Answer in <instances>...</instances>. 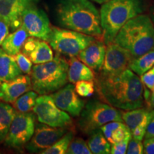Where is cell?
I'll return each mask as SVG.
<instances>
[{"label":"cell","mask_w":154,"mask_h":154,"mask_svg":"<svg viewBox=\"0 0 154 154\" xmlns=\"http://www.w3.org/2000/svg\"><path fill=\"white\" fill-rule=\"evenodd\" d=\"M143 84L130 69L113 76L100 75L96 88L100 98L108 104L124 111L143 107Z\"/></svg>","instance_id":"cell-1"},{"label":"cell","mask_w":154,"mask_h":154,"mask_svg":"<svg viewBox=\"0 0 154 154\" xmlns=\"http://www.w3.org/2000/svg\"><path fill=\"white\" fill-rule=\"evenodd\" d=\"M56 14L63 27L94 37H101L100 13L89 0H59Z\"/></svg>","instance_id":"cell-2"},{"label":"cell","mask_w":154,"mask_h":154,"mask_svg":"<svg viewBox=\"0 0 154 154\" xmlns=\"http://www.w3.org/2000/svg\"><path fill=\"white\" fill-rule=\"evenodd\" d=\"M113 42L124 48L134 58L153 49L154 24L149 16L138 14L121 27Z\"/></svg>","instance_id":"cell-3"},{"label":"cell","mask_w":154,"mask_h":154,"mask_svg":"<svg viewBox=\"0 0 154 154\" xmlns=\"http://www.w3.org/2000/svg\"><path fill=\"white\" fill-rule=\"evenodd\" d=\"M143 11V0H109L100 10L103 42H113L119 31L126 23Z\"/></svg>","instance_id":"cell-4"},{"label":"cell","mask_w":154,"mask_h":154,"mask_svg":"<svg viewBox=\"0 0 154 154\" xmlns=\"http://www.w3.org/2000/svg\"><path fill=\"white\" fill-rule=\"evenodd\" d=\"M69 63L59 54L51 61L32 66L30 73L32 88L40 95L60 89L68 82Z\"/></svg>","instance_id":"cell-5"},{"label":"cell","mask_w":154,"mask_h":154,"mask_svg":"<svg viewBox=\"0 0 154 154\" xmlns=\"http://www.w3.org/2000/svg\"><path fill=\"white\" fill-rule=\"evenodd\" d=\"M78 126L84 134L89 135L111 121L123 122L121 114L115 107L106 102L90 100L80 113Z\"/></svg>","instance_id":"cell-6"},{"label":"cell","mask_w":154,"mask_h":154,"mask_svg":"<svg viewBox=\"0 0 154 154\" xmlns=\"http://www.w3.org/2000/svg\"><path fill=\"white\" fill-rule=\"evenodd\" d=\"M95 39L94 36L68 29L51 26L49 43L58 54L76 57Z\"/></svg>","instance_id":"cell-7"},{"label":"cell","mask_w":154,"mask_h":154,"mask_svg":"<svg viewBox=\"0 0 154 154\" xmlns=\"http://www.w3.org/2000/svg\"><path fill=\"white\" fill-rule=\"evenodd\" d=\"M33 111L38 122L48 126L66 128L72 124L69 113L57 107L51 96L47 94L36 98Z\"/></svg>","instance_id":"cell-8"},{"label":"cell","mask_w":154,"mask_h":154,"mask_svg":"<svg viewBox=\"0 0 154 154\" xmlns=\"http://www.w3.org/2000/svg\"><path fill=\"white\" fill-rule=\"evenodd\" d=\"M35 130V116L32 113L17 112L5 138V145L20 149L27 144Z\"/></svg>","instance_id":"cell-9"},{"label":"cell","mask_w":154,"mask_h":154,"mask_svg":"<svg viewBox=\"0 0 154 154\" xmlns=\"http://www.w3.org/2000/svg\"><path fill=\"white\" fill-rule=\"evenodd\" d=\"M22 25L29 35L48 42L51 26L47 14L36 5L25 7L22 14Z\"/></svg>","instance_id":"cell-10"},{"label":"cell","mask_w":154,"mask_h":154,"mask_svg":"<svg viewBox=\"0 0 154 154\" xmlns=\"http://www.w3.org/2000/svg\"><path fill=\"white\" fill-rule=\"evenodd\" d=\"M134 58L127 50L113 42L106 44L101 74L113 76L121 74L128 68Z\"/></svg>","instance_id":"cell-11"},{"label":"cell","mask_w":154,"mask_h":154,"mask_svg":"<svg viewBox=\"0 0 154 154\" xmlns=\"http://www.w3.org/2000/svg\"><path fill=\"white\" fill-rule=\"evenodd\" d=\"M66 131L65 128L52 127L42 123L38 124L32 138L26 144V149L32 153H41L52 146Z\"/></svg>","instance_id":"cell-12"},{"label":"cell","mask_w":154,"mask_h":154,"mask_svg":"<svg viewBox=\"0 0 154 154\" xmlns=\"http://www.w3.org/2000/svg\"><path fill=\"white\" fill-rule=\"evenodd\" d=\"M55 104L72 116H79L84 107V101L80 99L73 84H67L51 95Z\"/></svg>","instance_id":"cell-13"},{"label":"cell","mask_w":154,"mask_h":154,"mask_svg":"<svg viewBox=\"0 0 154 154\" xmlns=\"http://www.w3.org/2000/svg\"><path fill=\"white\" fill-rule=\"evenodd\" d=\"M32 89L29 74L19 75L14 79L3 82L0 85V99L7 103H13L20 96Z\"/></svg>","instance_id":"cell-14"},{"label":"cell","mask_w":154,"mask_h":154,"mask_svg":"<svg viewBox=\"0 0 154 154\" xmlns=\"http://www.w3.org/2000/svg\"><path fill=\"white\" fill-rule=\"evenodd\" d=\"M22 52L35 64L47 62L54 59L53 51L47 41L32 36L26 38Z\"/></svg>","instance_id":"cell-15"},{"label":"cell","mask_w":154,"mask_h":154,"mask_svg":"<svg viewBox=\"0 0 154 154\" xmlns=\"http://www.w3.org/2000/svg\"><path fill=\"white\" fill-rule=\"evenodd\" d=\"M106 44L103 42L94 40L77 55L78 59L95 72H100L103 64Z\"/></svg>","instance_id":"cell-16"},{"label":"cell","mask_w":154,"mask_h":154,"mask_svg":"<svg viewBox=\"0 0 154 154\" xmlns=\"http://www.w3.org/2000/svg\"><path fill=\"white\" fill-rule=\"evenodd\" d=\"M24 9L20 0H0V17L14 31L22 25Z\"/></svg>","instance_id":"cell-17"},{"label":"cell","mask_w":154,"mask_h":154,"mask_svg":"<svg viewBox=\"0 0 154 154\" xmlns=\"http://www.w3.org/2000/svg\"><path fill=\"white\" fill-rule=\"evenodd\" d=\"M151 111L149 109L140 107L121 112V114L123 122L132 131L137 128H147L151 118Z\"/></svg>","instance_id":"cell-18"},{"label":"cell","mask_w":154,"mask_h":154,"mask_svg":"<svg viewBox=\"0 0 154 154\" xmlns=\"http://www.w3.org/2000/svg\"><path fill=\"white\" fill-rule=\"evenodd\" d=\"M29 34L22 25L14 31L11 34L6 36L2 44V49L8 54L14 56L21 51L25 41L29 37Z\"/></svg>","instance_id":"cell-19"},{"label":"cell","mask_w":154,"mask_h":154,"mask_svg":"<svg viewBox=\"0 0 154 154\" xmlns=\"http://www.w3.org/2000/svg\"><path fill=\"white\" fill-rule=\"evenodd\" d=\"M68 82L74 84L79 81L94 80V74L91 68L74 57H71L69 63Z\"/></svg>","instance_id":"cell-20"},{"label":"cell","mask_w":154,"mask_h":154,"mask_svg":"<svg viewBox=\"0 0 154 154\" xmlns=\"http://www.w3.org/2000/svg\"><path fill=\"white\" fill-rule=\"evenodd\" d=\"M22 74L14 57L0 48V81H10Z\"/></svg>","instance_id":"cell-21"},{"label":"cell","mask_w":154,"mask_h":154,"mask_svg":"<svg viewBox=\"0 0 154 154\" xmlns=\"http://www.w3.org/2000/svg\"><path fill=\"white\" fill-rule=\"evenodd\" d=\"M101 132L111 144L121 141L126 136L131 135L128 127L121 121H111L102 126Z\"/></svg>","instance_id":"cell-22"},{"label":"cell","mask_w":154,"mask_h":154,"mask_svg":"<svg viewBox=\"0 0 154 154\" xmlns=\"http://www.w3.org/2000/svg\"><path fill=\"white\" fill-rule=\"evenodd\" d=\"M89 135L87 144L91 153L109 154L111 153V143L105 138L100 128L94 131Z\"/></svg>","instance_id":"cell-23"},{"label":"cell","mask_w":154,"mask_h":154,"mask_svg":"<svg viewBox=\"0 0 154 154\" xmlns=\"http://www.w3.org/2000/svg\"><path fill=\"white\" fill-rule=\"evenodd\" d=\"M17 110L6 102H0V142L5 139Z\"/></svg>","instance_id":"cell-24"},{"label":"cell","mask_w":154,"mask_h":154,"mask_svg":"<svg viewBox=\"0 0 154 154\" xmlns=\"http://www.w3.org/2000/svg\"><path fill=\"white\" fill-rule=\"evenodd\" d=\"M154 66V50L149 51L140 57L134 58L128 66L133 72L141 76Z\"/></svg>","instance_id":"cell-25"},{"label":"cell","mask_w":154,"mask_h":154,"mask_svg":"<svg viewBox=\"0 0 154 154\" xmlns=\"http://www.w3.org/2000/svg\"><path fill=\"white\" fill-rule=\"evenodd\" d=\"M38 94L34 91H29L20 96L12 103L13 107L19 112H29L33 110Z\"/></svg>","instance_id":"cell-26"},{"label":"cell","mask_w":154,"mask_h":154,"mask_svg":"<svg viewBox=\"0 0 154 154\" xmlns=\"http://www.w3.org/2000/svg\"><path fill=\"white\" fill-rule=\"evenodd\" d=\"M74 138V132L72 131H66L57 141L48 149L42 151V154H63L66 153L70 142Z\"/></svg>","instance_id":"cell-27"},{"label":"cell","mask_w":154,"mask_h":154,"mask_svg":"<svg viewBox=\"0 0 154 154\" xmlns=\"http://www.w3.org/2000/svg\"><path fill=\"white\" fill-rule=\"evenodd\" d=\"M66 153L67 154H91L86 142L82 138H73L70 142Z\"/></svg>","instance_id":"cell-28"},{"label":"cell","mask_w":154,"mask_h":154,"mask_svg":"<svg viewBox=\"0 0 154 154\" xmlns=\"http://www.w3.org/2000/svg\"><path fill=\"white\" fill-rule=\"evenodd\" d=\"M75 91L79 96L82 97L91 96L95 90V84L93 80H82L76 82Z\"/></svg>","instance_id":"cell-29"},{"label":"cell","mask_w":154,"mask_h":154,"mask_svg":"<svg viewBox=\"0 0 154 154\" xmlns=\"http://www.w3.org/2000/svg\"><path fill=\"white\" fill-rule=\"evenodd\" d=\"M13 57H14L19 68L20 69L21 72L25 74H30L32 69V62L29 59V57H26L22 51H19V53H17Z\"/></svg>","instance_id":"cell-30"},{"label":"cell","mask_w":154,"mask_h":154,"mask_svg":"<svg viewBox=\"0 0 154 154\" xmlns=\"http://www.w3.org/2000/svg\"><path fill=\"white\" fill-rule=\"evenodd\" d=\"M132 138V135L126 136L121 141L117 143L111 144V154H125L126 153L127 147H128V142Z\"/></svg>","instance_id":"cell-31"},{"label":"cell","mask_w":154,"mask_h":154,"mask_svg":"<svg viewBox=\"0 0 154 154\" xmlns=\"http://www.w3.org/2000/svg\"><path fill=\"white\" fill-rule=\"evenodd\" d=\"M126 153L128 154H141L143 153V144L141 140L131 138L128 142Z\"/></svg>","instance_id":"cell-32"},{"label":"cell","mask_w":154,"mask_h":154,"mask_svg":"<svg viewBox=\"0 0 154 154\" xmlns=\"http://www.w3.org/2000/svg\"><path fill=\"white\" fill-rule=\"evenodd\" d=\"M140 76L142 84L149 89L151 90L154 86V66Z\"/></svg>","instance_id":"cell-33"},{"label":"cell","mask_w":154,"mask_h":154,"mask_svg":"<svg viewBox=\"0 0 154 154\" xmlns=\"http://www.w3.org/2000/svg\"><path fill=\"white\" fill-rule=\"evenodd\" d=\"M9 34V26L8 24L0 17V45L2 44L5 38Z\"/></svg>","instance_id":"cell-34"},{"label":"cell","mask_w":154,"mask_h":154,"mask_svg":"<svg viewBox=\"0 0 154 154\" xmlns=\"http://www.w3.org/2000/svg\"><path fill=\"white\" fill-rule=\"evenodd\" d=\"M143 144V153L154 154V137L145 138Z\"/></svg>","instance_id":"cell-35"},{"label":"cell","mask_w":154,"mask_h":154,"mask_svg":"<svg viewBox=\"0 0 154 154\" xmlns=\"http://www.w3.org/2000/svg\"><path fill=\"white\" fill-rule=\"evenodd\" d=\"M154 137V109L151 111V118L146 128L145 138Z\"/></svg>","instance_id":"cell-36"},{"label":"cell","mask_w":154,"mask_h":154,"mask_svg":"<svg viewBox=\"0 0 154 154\" xmlns=\"http://www.w3.org/2000/svg\"><path fill=\"white\" fill-rule=\"evenodd\" d=\"M143 98L144 101L149 104V106L154 109V94L153 92H150L147 88H143Z\"/></svg>","instance_id":"cell-37"},{"label":"cell","mask_w":154,"mask_h":154,"mask_svg":"<svg viewBox=\"0 0 154 154\" xmlns=\"http://www.w3.org/2000/svg\"><path fill=\"white\" fill-rule=\"evenodd\" d=\"M24 7H28L31 5H36L40 0H20Z\"/></svg>","instance_id":"cell-38"},{"label":"cell","mask_w":154,"mask_h":154,"mask_svg":"<svg viewBox=\"0 0 154 154\" xmlns=\"http://www.w3.org/2000/svg\"><path fill=\"white\" fill-rule=\"evenodd\" d=\"M150 18H151L152 22L154 24V3L153 4V5L151 6V9H150Z\"/></svg>","instance_id":"cell-39"},{"label":"cell","mask_w":154,"mask_h":154,"mask_svg":"<svg viewBox=\"0 0 154 154\" xmlns=\"http://www.w3.org/2000/svg\"><path fill=\"white\" fill-rule=\"evenodd\" d=\"M93 1L95 2L96 3H99V4H103L106 2L109 1V0H93Z\"/></svg>","instance_id":"cell-40"},{"label":"cell","mask_w":154,"mask_h":154,"mask_svg":"<svg viewBox=\"0 0 154 154\" xmlns=\"http://www.w3.org/2000/svg\"><path fill=\"white\" fill-rule=\"evenodd\" d=\"M151 91H152V92H153V93L154 94V86L153 87V88H152V89H151Z\"/></svg>","instance_id":"cell-41"},{"label":"cell","mask_w":154,"mask_h":154,"mask_svg":"<svg viewBox=\"0 0 154 154\" xmlns=\"http://www.w3.org/2000/svg\"><path fill=\"white\" fill-rule=\"evenodd\" d=\"M1 84H2V81H0V85H1Z\"/></svg>","instance_id":"cell-42"},{"label":"cell","mask_w":154,"mask_h":154,"mask_svg":"<svg viewBox=\"0 0 154 154\" xmlns=\"http://www.w3.org/2000/svg\"><path fill=\"white\" fill-rule=\"evenodd\" d=\"M153 50H154V47H153Z\"/></svg>","instance_id":"cell-43"}]
</instances>
